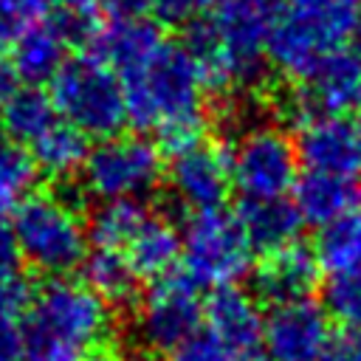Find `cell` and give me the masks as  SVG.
Instances as JSON below:
<instances>
[{
	"mask_svg": "<svg viewBox=\"0 0 361 361\" xmlns=\"http://www.w3.org/2000/svg\"><path fill=\"white\" fill-rule=\"evenodd\" d=\"M172 361H265V358L259 355V350H248V353L228 350L209 330H197L172 350Z\"/></svg>",
	"mask_w": 361,
	"mask_h": 361,
	"instance_id": "f1b7e54d",
	"label": "cell"
},
{
	"mask_svg": "<svg viewBox=\"0 0 361 361\" xmlns=\"http://www.w3.org/2000/svg\"><path fill=\"white\" fill-rule=\"evenodd\" d=\"M203 322L206 330L214 338H220L228 350L248 353L259 350L262 344L265 316L259 310V302L251 290H243L237 282L209 288L203 299Z\"/></svg>",
	"mask_w": 361,
	"mask_h": 361,
	"instance_id": "9a60e30c",
	"label": "cell"
},
{
	"mask_svg": "<svg viewBox=\"0 0 361 361\" xmlns=\"http://www.w3.org/2000/svg\"><path fill=\"white\" fill-rule=\"evenodd\" d=\"M0 118L6 135H11V141L20 147H31L51 124L59 121L51 96L37 85H20V90L3 104Z\"/></svg>",
	"mask_w": 361,
	"mask_h": 361,
	"instance_id": "603a6c76",
	"label": "cell"
},
{
	"mask_svg": "<svg viewBox=\"0 0 361 361\" xmlns=\"http://www.w3.org/2000/svg\"><path fill=\"white\" fill-rule=\"evenodd\" d=\"M54 0H0V45H8L28 25L48 17Z\"/></svg>",
	"mask_w": 361,
	"mask_h": 361,
	"instance_id": "f546056e",
	"label": "cell"
},
{
	"mask_svg": "<svg viewBox=\"0 0 361 361\" xmlns=\"http://www.w3.org/2000/svg\"><path fill=\"white\" fill-rule=\"evenodd\" d=\"M166 42L161 23L147 17H127V20H110L104 23L102 34L93 42V54L107 62L118 76H127L147 65L161 45Z\"/></svg>",
	"mask_w": 361,
	"mask_h": 361,
	"instance_id": "2e32d148",
	"label": "cell"
},
{
	"mask_svg": "<svg viewBox=\"0 0 361 361\" xmlns=\"http://www.w3.org/2000/svg\"><path fill=\"white\" fill-rule=\"evenodd\" d=\"M361 0H288L268 31V65L290 79H302L322 56L347 45Z\"/></svg>",
	"mask_w": 361,
	"mask_h": 361,
	"instance_id": "3957f363",
	"label": "cell"
},
{
	"mask_svg": "<svg viewBox=\"0 0 361 361\" xmlns=\"http://www.w3.org/2000/svg\"><path fill=\"white\" fill-rule=\"evenodd\" d=\"M82 282L113 307V305H133L141 279L133 271L124 251L93 248L82 262Z\"/></svg>",
	"mask_w": 361,
	"mask_h": 361,
	"instance_id": "7402d4cb",
	"label": "cell"
},
{
	"mask_svg": "<svg viewBox=\"0 0 361 361\" xmlns=\"http://www.w3.org/2000/svg\"><path fill=\"white\" fill-rule=\"evenodd\" d=\"M169 189L189 212L220 209L231 192L228 147L200 141L197 147L169 158Z\"/></svg>",
	"mask_w": 361,
	"mask_h": 361,
	"instance_id": "4fadbf2b",
	"label": "cell"
},
{
	"mask_svg": "<svg viewBox=\"0 0 361 361\" xmlns=\"http://www.w3.org/2000/svg\"><path fill=\"white\" fill-rule=\"evenodd\" d=\"M164 175V152L141 135H110L90 147L82 166V189L99 200L144 197Z\"/></svg>",
	"mask_w": 361,
	"mask_h": 361,
	"instance_id": "52a82bcc",
	"label": "cell"
},
{
	"mask_svg": "<svg viewBox=\"0 0 361 361\" xmlns=\"http://www.w3.org/2000/svg\"><path fill=\"white\" fill-rule=\"evenodd\" d=\"M3 135H6V130H3V118H0V144H3Z\"/></svg>",
	"mask_w": 361,
	"mask_h": 361,
	"instance_id": "60d3db41",
	"label": "cell"
},
{
	"mask_svg": "<svg viewBox=\"0 0 361 361\" xmlns=\"http://www.w3.org/2000/svg\"><path fill=\"white\" fill-rule=\"evenodd\" d=\"M324 310L341 327H361V265L330 274L324 285Z\"/></svg>",
	"mask_w": 361,
	"mask_h": 361,
	"instance_id": "83f0119b",
	"label": "cell"
},
{
	"mask_svg": "<svg viewBox=\"0 0 361 361\" xmlns=\"http://www.w3.org/2000/svg\"><path fill=\"white\" fill-rule=\"evenodd\" d=\"M20 73H17V68H14V62H11V54H6L3 48H0V107L20 90Z\"/></svg>",
	"mask_w": 361,
	"mask_h": 361,
	"instance_id": "d590c367",
	"label": "cell"
},
{
	"mask_svg": "<svg viewBox=\"0 0 361 361\" xmlns=\"http://www.w3.org/2000/svg\"><path fill=\"white\" fill-rule=\"evenodd\" d=\"M355 104H358V110H361V82H358V93H355Z\"/></svg>",
	"mask_w": 361,
	"mask_h": 361,
	"instance_id": "ab89813d",
	"label": "cell"
},
{
	"mask_svg": "<svg viewBox=\"0 0 361 361\" xmlns=\"http://www.w3.org/2000/svg\"><path fill=\"white\" fill-rule=\"evenodd\" d=\"M124 254L133 271L138 274V279L155 282L169 271H175V262L180 259V234L169 217L149 214L147 223L127 243Z\"/></svg>",
	"mask_w": 361,
	"mask_h": 361,
	"instance_id": "d6986e66",
	"label": "cell"
},
{
	"mask_svg": "<svg viewBox=\"0 0 361 361\" xmlns=\"http://www.w3.org/2000/svg\"><path fill=\"white\" fill-rule=\"evenodd\" d=\"M296 155L305 169L361 178V113H327L296 130Z\"/></svg>",
	"mask_w": 361,
	"mask_h": 361,
	"instance_id": "8fae6325",
	"label": "cell"
},
{
	"mask_svg": "<svg viewBox=\"0 0 361 361\" xmlns=\"http://www.w3.org/2000/svg\"><path fill=\"white\" fill-rule=\"evenodd\" d=\"M319 274L322 268L313 248L296 240L259 257V262L251 268V293L257 302L271 307L307 299L319 285Z\"/></svg>",
	"mask_w": 361,
	"mask_h": 361,
	"instance_id": "5bb4252c",
	"label": "cell"
},
{
	"mask_svg": "<svg viewBox=\"0 0 361 361\" xmlns=\"http://www.w3.org/2000/svg\"><path fill=\"white\" fill-rule=\"evenodd\" d=\"M56 116L87 138H110L127 124L124 85L96 54L68 56L48 82Z\"/></svg>",
	"mask_w": 361,
	"mask_h": 361,
	"instance_id": "5b68a950",
	"label": "cell"
},
{
	"mask_svg": "<svg viewBox=\"0 0 361 361\" xmlns=\"http://www.w3.org/2000/svg\"><path fill=\"white\" fill-rule=\"evenodd\" d=\"M203 299L200 285L183 271L155 279L135 310V336L149 353H172L200 330Z\"/></svg>",
	"mask_w": 361,
	"mask_h": 361,
	"instance_id": "9c48e42d",
	"label": "cell"
},
{
	"mask_svg": "<svg viewBox=\"0 0 361 361\" xmlns=\"http://www.w3.org/2000/svg\"><path fill=\"white\" fill-rule=\"evenodd\" d=\"M330 313L316 299H296L271 307L262 324V347L274 361H319L333 327Z\"/></svg>",
	"mask_w": 361,
	"mask_h": 361,
	"instance_id": "7c38bea8",
	"label": "cell"
},
{
	"mask_svg": "<svg viewBox=\"0 0 361 361\" xmlns=\"http://www.w3.org/2000/svg\"><path fill=\"white\" fill-rule=\"evenodd\" d=\"M130 361H164L158 353H138V355H133Z\"/></svg>",
	"mask_w": 361,
	"mask_h": 361,
	"instance_id": "f35d334b",
	"label": "cell"
},
{
	"mask_svg": "<svg viewBox=\"0 0 361 361\" xmlns=\"http://www.w3.org/2000/svg\"><path fill=\"white\" fill-rule=\"evenodd\" d=\"M99 8L110 20H127V17H144L149 8V0H96Z\"/></svg>",
	"mask_w": 361,
	"mask_h": 361,
	"instance_id": "e575fe53",
	"label": "cell"
},
{
	"mask_svg": "<svg viewBox=\"0 0 361 361\" xmlns=\"http://www.w3.org/2000/svg\"><path fill=\"white\" fill-rule=\"evenodd\" d=\"M149 206L138 197H118V200H102V206L90 214L87 223V240L93 248H116L124 251L127 243L135 237V231L147 223Z\"/></svg>",
	"mask_w": 361,
	"mask_h": 361,
	"instance_id": "cb8c5ba5",
	"label": "cell"
},
{
	"mask_svg": "<svg viewBox=\"0 0 361 361\" xmlns=\"http://www.w3.org/2000/svg\"><path fill=\"white\" fill-rule=\"evenodd\" d=\"M347 51L361 62V20L355 23V28H353V34H350V39H347Z\"/></svg>",
	"mask_w": 361,
	"mask_h": 361,
	"instance_id": "8d00e7d4",
	"label": "cell"
},
{
	"mask_svg": "<svg viewBox=\"0 0 361 361\" xmlns=\"http://www.w3.org/2000/svg\"><path fill=\"white\" fill-rule=\"evenodd\" d=\"M313 254L319 268L327 274H338L361 265V209H350L341 217L319 226Z\"/></svg>",
	"mask_w": 361,
	"mask_h": 361,
	"instance_id": "d4e9b609",
	"label": "cell"
},
{
	"mask_svg": "<svg viewBox=\"0 0 361 361\" xmlns=\"http://www.w3.org/2000/svg\"><path fill=\"white\" fill-rule=\"evenodd\" d=\"M214 0H149V11L164 25H189L209 14Z\"/></svg>",
	"mask_w": 361,
	"mask_h": 361,
	"instance_id": "4dcf8cb0",
	"label": "cell"
},
{
	"mask_svg": "<svg viewBox=\"0 0 361 361\" xmlns=\"http://www.w3.org/2000/svg\"><path fill=\"white\" fill-rule=\"evenodd\" d=\"M209 17L226 48L231 85L237 90L257 87L268 68L265 42L276 11L265 8L257 0H214Z\"/></svg>",
	"mask_w": 361,
	"mask_h": 361,
	"instance_id": "30bf717a",
	"label": "cell"
},
{
	"mask_svg": "<svg viewBox=\"0 0 361 361\" xmlns=\"http://www.w3.org/2000/svg\"><path fill=\"white\" fill-rule=\"evenodd\" d=\"M8 228L23 262L48 279L76 271L87 257V226L82 209L59 189L25 195L11 212Z\"/></svg>",
	"mask_w": 361,
	"mask_h": 361,
	"instance_id": "277c9868",
	"label": "cell"
},
{
	"mask_svg": "<svg viewBox=\"0 0 361 361\" xmlns=\"http://www.w3.org/2000/svg\"><path fill=\"white\" fill-rule=\"evenodd\" d=\"M82 361H121L116 353H110L107 347H102V350H96V353H90L87 358H82Z\"/></svg>",
	"mask_w": 361,
	"mask_h": 361,
	"instance_id": "74e56055",
	"label": "cell"
},
{
	"mask_svg": "<svg viewBox=\"0 0 361 361\" xmlns=\"http://www.w3.org/2000/svg\"><path fill=\"white\" fill-rule=\"evenodd\" d=\"M45 20L56 28L68 48H93L104 28V11L96 0H54Z\"/></svg>",
	"mask_w": 361,
	"mask_h": 361,
	"instance_id": "484cf974",
	"label": "cell"
},
{
	"mask_svg": "<svg viewBox=\"0 0 361 361\" xmlns=\"http://www.w3.org/2000/svg\"><path fill=\"white\" fill-rule=\"evenodd\" d=\"M254 248L245 240L234 212L203 209L192 212L183 223L180 259L183 274L200 288L234 285L251 271Z\"/></svg>",
	"mask_w": 361,
	"mask_h": 361,
	"instance_id": "8992f818",
	"label": "cell"
},
{
	"mask_svg": "<svg viewBox=\"0 0 361 361\" xmlns=\"http://www.w3.org/2000/svg\"><path fill=\"white\" fill-rule=\"evenodd\" d=\"M290 195H293L290 200H293L302 223L319 228V226L341 217L344 212L355 209L358 186L353 178L305 169V172H299Z\"/></svg>",
	"mask_w": 361,
	"mask_h": 361,
	"instance_id": "ac0fdd59",
	"label": "cell"
},
{
	"mask_svg": "<svg viewBox=\"0 0 361 361\" xmlns=\"http://www.w3.org/2000/svg\"><path fill=\"white\" fill-rule=\"evenodd\" d=\"M28 152L37 164V172H42L54 180H71L76 172H82L90 147H87L85 133H79L76 127H71L68 121L59 118L31 144Z\"/></svg>",
	"mask_w": 361,
	"mask_h": 361,
	"instance_id": "44dd1931",
	"label": "cell"
},
{
	"mask_svg": "<svg viewBox=\"0 0 361 361\" xmlns=\"http://www.w3.org/2000/svg\"><path fill=\"white\" fill-rule=\"evenodd\" d=\"M20 248H17V240L11 234L8 226L0 223V279H8V276H17L20 274Z\"/></svg>",
	"mask_w": 361,
	"mask_h": 361,
	"instance_id": "836d02e7",
	"label": "cell"
},
{
	"mask_svg": "<svg viewBox=\"0 0 361 361\" xmlns=\"http://www.w3.org/2000/svg\"><path fill=\"white\" fill-rule=\"evenodd\" d=\"M118 79L127 121L135 130H155L164 155L175 158L206 141V87L180 42L166 39L147 65Z\"/></svg>",
	"mask_w": 361,
	"mask_h": 361,
	"instance_id": "6da1fadb",
	"label": "cell"
},
{
	"mask_svg": "<svg viewBox=\"0 0 361 361\" xmlns=\"http://www.w3.org/2000/svg\"><path fill=\"white\" fill-rule=\"evenodd\" d=\"M319 361H361V327H341L333 333Z\"/></svg>",
	"mask_w": 361,
	"mask_h": 361,
	"instance_id": "1f68e13d",
	"label": "cell"
},
{
	"mask_svg": "<svg viewBox=\"0 0 361 361\" xmlns=\"http://www.w3.org/2000/svg\"><path fill=\"white\" fill-rule=\"evenodd\" d=\"M0 361H23V322L0 310Z\"/></svg>",
	"mask_w": 361,
	"mask_h": 361,
	"instance_id": "d6a6232c",
	"label": "cell"
},
{
	"mask_svg": "<svg viewBox=\"0 0 361 361\" xmlns=\"http://www.w3.org/2000/svg\"><path fill=\"white\" fill-rule=\"evenodd\" d=\"M299 166L296 144L276 124L248 127L228 147L231 189L243 197H288Z\"/></svg>",
	"mask_w": 361,
	"mask_h": 361,
	"instance_id": "ba28073f",
	"label": "cell"
},
{
	"mask_svg": "<svg viewBox=\"0 0 361 361\" xmlns=\"http://www.w3.org/2000/svg\"><path fill=\"white\" fill-rule=\"evenodd\" d=\"M65 59H68V42L56 34V28L48 20L28 25L11 42V62L20 79L28 85L51 82L54 73L65 65Z\"/></svg>",
	"mask_w": 361,
	"mask_h": 361,
	"instance_id": "ffe728a7",
	"label": "cell"
},
{
	"mask_svg": "<svg viewBox=\"0 0 361 361\" xmlns=\"http://www.w3.org/2000/svg\"><path fill=\"white\" fill-rule=\"evenodd\" d=\"M37 180V164L20 144H0V223L17 209Z\"/></svg>",
	"mask_w": 361,
	"mask_h": 361,
	"instance_id": "4316f807",
	"label": "cell"
},
{
	"mask_svg": "<svg viewBox=\"0 0 361 361\" xmlns=\"http://www.w3.org/2000/svg\"><path fill=\"white\" fill-rule=\"evenodd\" d=\"M254 251L268 254L299 240L302 217L288 197H243L234 212Z\"/></svg>",
	"mask_w": 361,
	"mask_h": 361,
	"instance_id": "e0dca14e",
	"label": "cell"
},
{
	"mask_svg": "<svg viewBox=\"0 0 361 361\" xmlns=\"http://www.w3.org/2000/svg\"><path fill=\"white\" fill-rule=\"evenodd\" d=\"M113 333V310L82 279L51 276L23 316V361H82Z\"/></svg>",
	"mask_w": 361,
	"mask_h": 361,
	"instance_id": "7a4b0ae2",
	"label": "cell"
}]
</instances>
